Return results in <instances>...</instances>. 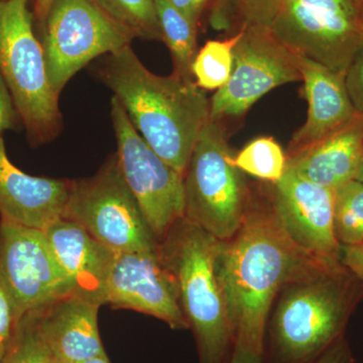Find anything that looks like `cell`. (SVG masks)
Listing matches in <instances>:
<instances>
[{"label": "cell", "instance_id": "6da1fadb", "mask_svg": "<svg viewBox=\"0 0 363 363\" xmlns=\"http://www.w3.org/2000/svg\"><path fill=\"white\" fill-rule=\"evenodd\" d=\"M324 262L334 260L298 250L272 210L247 209L238 233L221 241L216 266L235 345L264 354L267 318L274 297Z\"/></svg>", "mask_w": 363, "mask_h": 363}, {"label": "cell", "instance_id": "7a4b0ae2", "mask_svg": "<svg viewBox=\"0 0 363 363\" xmlns=\"http://www.w3.org/2000/svg\"><path fill=\"white\" fill-rule=\"evenodd\" d=\"M96 72L143 140L184 176L198 136L210 119L204 90L194 79L152 73L131 45L106 55Z\"/></svg>", "mask_w": 363, "mask_h": 363}, {"label": "cell", "instance_id": "3957f363", "mask_svg": "<svg viewBox=\"0 0 363 363\" xmlns=\"http://www.w3.org/2000/svg\"><path fill=\"white\" fill-rule=\"evenodd\" d=\"M341 260L325 262L284 288L269 330L267 363H311L343 337L355 301Z\"/></svg>", "mask_w": 363, "mask_h": 363}, {"label": "cell", "instance_id": "277c9868", "mask_svg": "<svg viewBox=\"0 0 363 363\" xmlns=\"http://www.w3.org/2000/svg\"><path fill=\"white\" fill-rule=\"evenodd\" d=\"M220 245L218 238L184 218L157 247L175 278L182 310L194 331L200 363H228L235 345L217 277Z\"/></svg>", "mask_w": 363, "mask_h": 363}, {"label": "cell", "instance_id": "5b68a950", "mask_svg": "<svg viewBox=\"0 0 363 363\" xmlns=\"http://www.w3.org/2000/svg\"><path fill=\"white\" fill-rule=\"evenodd\" d=\"M0 75L30 140L42 145L55 140L63 128L60 95L50 83L28 0L0 1Z\"/></svg>", "mask_w": 363, "mask_h": 363}, {"label": "cell", "instance_id": "8992f818", "mask_svg": "<svg viewBox=\"0 0 363 363\" xmlns=\"http://www.w3.org/2000/svg\"><path fill=\"white\" fill-rule=\"evenodd\" d=\"M185 217L219 240L238 233L248 195L240 171L231 162L225 128L210 118L195 143L184 174Z\"/></svg>", "mask_w": 363, "mask_h": 363}, {"label": "cell", "instance_id": "52a82bcc", "mask_svg": "<svg viewBox=\"0 0 363 363\" xmlns=\"http://www.w3.org/2000/svg\"><path fill=\"white\" fill-rule=\"evenodd\" d=\"M63 217L82 226L114 253L150 252L159 247L124 180L116 152L94 176L72 182Z\"/></svg>", "mask_w": 363, "mask_h": 363}, {"label": "cell", "instance_id": "ba28073f", "mask_svg": "<svg viewBox=\"0 0 363 363\" xmlns=\"http://www.w3.org/2000/svg\"><path fill=\"white\" fill-rule=\"evenodd\" d=\"M269 30L297 56L345 74L363 47V7L354 0H279Z\"/></svg>", "mask_w": 363, "mask_h": 363}, {"label": "cell", "instance_id": "9c48e42d", "mask_svg": "<svg viewBox=\"0 0 363 363\" xmlns=\"http://www.w3.org/2000/svg\"><path fill=\"white\" fill-rule=\"evenodd\" d=\"M42 26L48 76L58 95L91 61L133 40L92 0H54Z\"/></svg>", "mask_w": 363, "mask_h": 363}, {"label": "cell", "instance_id": "30bf717a", "mask_svg": "<svg viewBox=\"0 0 363 363\" xmlns=\"http://www.w3.org/2000/svg\"><path fill=\"white\" fill-rule=\"evenodd\" d=\"M111 121L121 173L160 241L185 217L184 176L147 145L114 96L111 99Z\"/></svg>", "mask_w": 363, "mask_h": 363}, {"label": "cell", "instance_id": "8fae6325", "mask_svg": "<svg viewBox=\"0 0 363 363\" xmlns=\"http://www.w3.org/2000/svg\"><path fill=\"white\" fill-rule=\"evenodd\" d=\"M0 281L23 320L74 293L44 230L0 220Z\"/></svg>", "mask_w": 363, "mask_h": 363}, {"label": "cell", "instance_id": "7c38bea8", "mask_svg": "<svg viewBox=\"0 0 363 363\" xmlns=\"http://www.w3.org/2000/svg\"><path fill=\"white\" fill-rule=\"evenodd\" d=\"M302 81L297 55L269 28H243L228 82L210 99V118L240 117L269 91Z\"/></svg>", "mask_w": 363, "mask_h": 363}, {"label": "cell", "instance_id": "4fadbf2b", "mask_svg": "<svg viewBox=\"0 0 363 363\" xmlns=\"http://www.w3.org/2000/svg\"><path fill=\"white\" fill-rule=\"evenodd\" d=\"M104 304L145 313L175 330L190 328L175 278L157 250L116 253L105 285Z\"/></svg>", "mask_w": 363, "mask_h": 363}, {"label": "cell", "instance_id": "5bb4252c", "mask_svg": "<svg viewBox=\"0 0 363 363\" xmlns=\"http://www.w3.org/2000/svg\"><path fill=\"white\" fill-rule=\"evenodd\" d=\"M272 186V212L294 245L316 259L341 260L334 231V190L306 180L288 167Z\"/></svg>", "mask_w": 363, "mask_h": 363}, {"label": "cell", "instance_id": "9a60e30c", "mask_svg": "<svg viewBox=\"0 0 363 363\" xmlns=\"http://www.w3.org/2000/svg\"><path fill=\"white\" fill-rule=\"evenodd\" d=\"M297 57L309 108L307 121L294 133L286 157L309 149L363 118L348 96L345 74L332 71L305 57Z\"/></svg>", "mask_w": 363, "mask_h": 363}, {"label": "cell", "instance_id": "2e32d148", "mask_svg": "<svg viewBox=\"0 0 363 363\" xmlns=\"http://www.w3.org/2000/svg\"><path fill=\"white\" fill-rule=\"evenodd\" d=\"M72 182L23 173L9 161L0 136V216L4 220L45 230L64 216Z\"/></svg>", "mask_w": 363, "mask_h": 363}, {"label": "cell", "instance_id": "e0dca14e", "mask_svg": "<svg viewBox=\"0 0 363 363\" xmlns=\"http://www.w3.org/2000/svg\"><path fill=\"white\" fill-rule=\"evenodd\" d=\"M101 305L75 293L30 315L57 363H76L107 357L99 329Z\"/></svg>", "mask_w": 363, "mask_h": 363}, {"label": "cell", "instance_id": "ac0fdd59", "mask_svg": "<svg viewBox=\"0 0 363 363\" xmlns=\"http://www.w3.org/2000/svg\"><path fill=\"white\" fill-rule=\"evenodd\" d=\"M44 231L74 293L104 305L105 285L116 253L64 217Z\"/></svg>", "mask_w": 363, "mask_h": 363}, {"label": "cell", "instance_id": "d6986e66", "mask_svg": "<svg viewBox=\"0 0 363 363\" xmlns=\"http://www.w3.org/2000/svg\"><path fill=\"white\" fill-rule=\"evenodd\" d=\"M363 161V118L288 157V168L306 180L335 191L357 180Z\"/></svg>", "mask_w": 363, "mask_h": 363}, {"label": "cell", "instance_id": "ffe728a7", "mask_svg": "<svg viewBox=\"0 0 363 363\" xmlns=\"http://www.w3.org/2000/svg\"><path fill=\"white\" fill-rule=\"evenodd\" d=\"M162 40L174 62V73L193 79L192 64L197 55V26L176 9L169 0H155Z\"/></svg>", "mask_w": 363, "mask_h": 363}, {"label": "cell", "instance_id": "44dd1931", "mask_svg": "<svg viewBox=\"0 0 363 363\" xmlns=\"http://www.w3.org/2000/svg\"><path fill=\"white\" fill-rule=\"evenodd\" d=\"M243 28L223 40H208L196 55L192 76L202 90H219L228 82L233 73L234 49Z\"/></svg>", "mask_w": 363, "mask_h": 363}, {"label": "cell", "instance_id": "7402d4cb", "mask_svg": "<svg viewBox=\"0 0 363 363\" xmlns=\"http://www.w3.org/2000/svg\"><path fill=\"white\" fill-rule=\"evenodd\" d=\"M133 39L162 40L155 0H92Z\"/></svg>", "mask_w": 363, "mask_h": 363}, {"label": "cell", "instance_id": "603a6c76", "mask_svg": "<svg viewBox=\"0 0 363 363\" xmlns=\"http://www.w3.org/2000/svg\"><path fill=\"white\" fill-rule=\"evenodd\" d=\"M233 166L260 180L278 183L286 171L288 157L274 138H259L245 145L235 157Z\"/></svg>", "mask_w": 363, "mask_h": 363}, {"label": "cell", "instance_id": "cb8c5ba5", "mask_svg": "<svg viewBox=\"0 0 363 363\" xmlns=\"http://www.w3.org/2000/svg\"><path fill=\"white\" fill-rule=\"evenodd\" d=\"M334 231L341 247L363 245V183L353 180L335 191Z\"/></svg>", "mask_w": 363, "mask_h": 363}, {"label": "cell", "instance_id": "d4e9b609", "mask_svg": "<svg viewBox=\"0 0 363 363\" xmlns=\"http://www.w3.org/2000/svg\"><path fill=\"white\" fill-rule=\"evenodd\" d=\"M9 353L16 363H56L30 315L21 320Z\"/></svg>", "mask_w": 363, "mask_h": 363}, {"label": "cell", "instance_id": "484cf974", "mask_svg": "<svg viewBox=\"0 0 363 363\" xmlns=\"http://www.w3.org/2000/svg\"><path fill=\"white\" fill-rule=\"evenodd\" d=\"M238 30L243 28H271L279 0H233Z\"/></svg>", "mask_w": 363, "mask_h": 363}, {"label": "cell", "instance_id": "4316f807", "mask_svg": "<svg viewBox=\"0 0 363 363\" xmlns=\"http://www.w3.org/2000/svg\"><path fill=\"white\" fill-rule=\"evenodd\" d=\"M21 321L13 298L0 281V363L13 346Z\"/></svg>", "mask_w": 363, "mask_h": 363}, {"label": "cell", "instance_id": "83f0119b", "mask_svg": "<svg viewBox=\"0 0 363 363\" xmlns=\"http://www.w3.org/2000/svg\"><path fill=\"white\" fill-rule=\"evenodd\" d=\"M345 85L351 104L363 116V47L345 72Z\"/></svg>", "mask_w": 363, "mask_h": 363}, {"label": "cell", "instance_id": "f1b7e54d", "mask_svg": "<svg viewBox=\"0 0 363 363\" xmlns=\"http://www.w3.org/2000/svg\"><path fill=\"white\" fill-rule=\"evenodd\" d=\"M209 25L217 32L233 35L240 32L234 13L233 0H211L209 4Z\"/></svg>", "mask_w": 363, "mask_h": 363}, {"label": "cell", "instance_id": "f546056e", "mask_svg": "<svg viewBox=\"0 0 363 363\" xmlns=\"http://www.w3.org/2000/svg\"><path fill=\"white\" fill-rule=\"evenodd\" d=\"M18 121H21L20 114L14 106L13 97L4 78L0 75V136L4 131L13 130Z\"/></svg>", "mask_w": 363, "mask_h": 363}, {"label": "cell", "instance_id": "4dcf8cb0", "mask_svg": "<svg viewBox=\"0 0 363 363\" xmlns=\"http://www.w3.org/2000/svg\"><path fill=\"white\" fill-rule=\"evenodd\" d=\"M311 363H355L351 354L350 345L345 338L341 337L325 350L319 357Z\"/></svg>", "mask_w": 363, "mask_h": 363}, {"label": "cell", "instance_id": "1f68e13d", "mask_svg": "<svg viewBox=\"0 0 363 363\" xmlns=\"http://www.w3.org/2000/svg\"><path fill=\"white\" fill-rule=\"evenodd\" d=\"M185 18L195 26H198L205 9L211 0H169Z\"/></svg>", "mask_w": 363, "mask_h": 363}, {"label": "cell", "instance_id": "d6a6232c", "mask_svg": "<svg viewBox=\"0 0 363 363\" xmlns=\"http://www.w3.org/2000/svg\"><path fill=\"white\" fill-rule=\"evenodd\" d=\"M341 262L363 283V245L341 247Z\"/></svg>", "mask_w": 363, "mask_h": 363}, {"label": "cell", "instance_id": "836d02e7", "mask_svg": "<svg viewBox=\"0 0 363 363\" xmlns=\"http://www.w3.org/2000/svg\"><path fill=\"white\" fill-rule=\"evenodd\" d=\"M228 363H264V354L234 345L233 355Z\"/></svg>", "mask_w": 363, "mask_h": 363}, {"label": "cell", "instance_id": "e575fe53", "mask_svg": "<svg viewBox=\"0 0 363 363\" xmlns=\"http://www.w3.org/2000/svg\"><path fill=\"white\" fill-rule=\"evenodd\" d=\"M52 1L54 0H33V4H35V16L40 26L43 25L45 18H47Z\"/></svg>", "mask_w": 363, "mask_h": 363}, {"label": "cell", "instance_id": "d590c367", "mask_svg": "<svg viewBox=\"0 0 363 363\" xmlns=\"http://www.w3.org/2000/svg\"><path fill=\"white\" fill-rule=\"evenodd\" d=\"M76 363H111V362H109L108 357H101L90 358V359L83 360V362Z\"/></svg>", "mask_w": 363, "mask_h": 363}, {"label": "cell", "instance_id": "8d00e7d4", "mask_svg": "<svg viewBox=\"0 0 363 363\" xmlns=\"http://www.w3.org/2000/svg\"><path fill=\"white\" fill-rule=\"evenodd\" d=\"M1 363H16V360H14V358L13 357V355L11 354V353H7V355L6 358H4V360H2Z\"/></svg>", "mask_w": 363, "mask_h": 363}, {"label": "cell", "instance_id": "74e56055", "mask_svg": "<svg viewBox=\"0 0 363 363\" xmlns=\"http://www.w3.org/2000/svg\"><path fill=\"white\" fill-rule=\"evenodd\" d=\"M357 180L362 182L363 183V161L362 162V166H360L359 171H358Z\"/></svg>", "mask_w": 363, "mask_h": 363}, {"label": "cell", "instance_id": "f35d334b", "mask_svg": "<svg viewBox=\"0 0 363 363\" xmlns=\"http://www.w3.org/2000/svg\"><path fill=\"white\" fill-rule=\"evenodd\" d=\"M357 4H359L360 6L363 7V0H354Z\"/></svg>", "mask_w": 363, "mask_h": 363}, {"label": "cell", "instance_id": "ab89813d", "mask_svg": "<svg viewBox=\"0 0 363 363\" xmlns=\"http://www.w3.org/2000/svg\"><path fill=\"white\" fill-rule=\"evenodd\" d=\"M0 1H6V0H0Z\"/></svg>", "mask_w": 363, "mask_h": 363}]
</instances>
